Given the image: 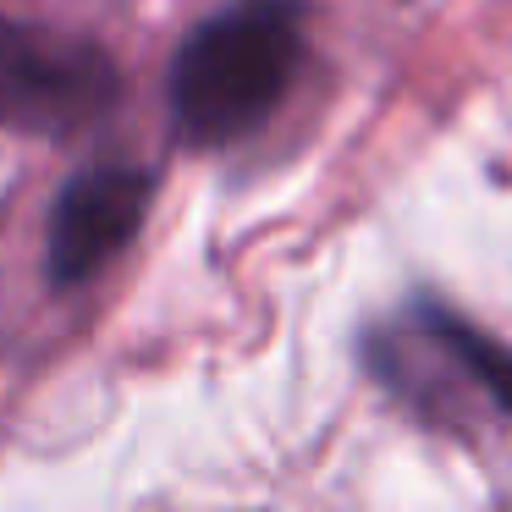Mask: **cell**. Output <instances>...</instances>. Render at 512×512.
<instances>
[{
    "label": "cell",
    "mask_w": 512,
    "mask_h": 512,
    "mask_svg": "<svg viewBox=\"0 0 512 512\" xmlns=\"http://www.w3.org/2000/svg\"><path fill=\"white\" fill-rule=\"evenodd\" d=\"M364 364L430 430L485 457L490 474H501V496H512V347L413 298L364 336Z\"/></svg>",
    "instance_id": "6da1fadb"
},
{
    "label": "cell",
    "mask_w": 512,
    "mask_h": 512,
    "mask_svg": "<svg viewBox=\"0 0 512 512\" xmlns=\"http://www.w3.org/2000/svg\"><path fill=\"white\" fill-rule=\"evenodd\" d=\"M155 171L144 166H89L61 182L45 221V281L50 292H78L94 281L138 232L149 215Z\"/></svg>",
    "instance_id": "277c9868"
},
{
    "label": "cell",
    "mask_w": 512,
    "mask_h": 512,
    "mask_svg": "<svg viewBox=\"0 0 512 512\" xmlns=\"http://www.w3.org/2000/svg\"><path fill=\"white\" fill-rule=\"evenodd\" d=\"M309 61V6L303 0H232L171 56V127L188 149H226L281 111Z\"/></svg>",
    "instance_id": "7a4b0ae2"
},
{
    "label": "cell",
    "mask_w": 512,
    "mask_h": 512,
    "mask_svg": "<svg viewBox=\"0 0 512 512\" xmlns=\"http://www.w3.org/2000/svg\"><path fill=\"white\" fill-rule=\"evenodd\" d=\"M122 61L83 28L0 12V133L72 138L122 105Z\"/></svg>",
    "instance_id": "3957f363"
}]
</instances>
